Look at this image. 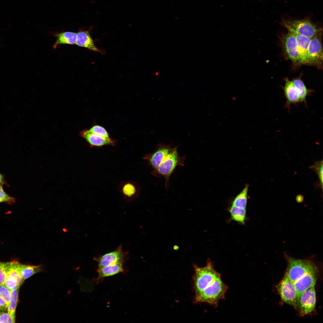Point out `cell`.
<instances>
[{"label": "cell", "mask_w": 323, "mask_h": 323, "mask_svg": "<svg viewBox=\"0 0 323 323\" xmlns=\"http://www.w3.org/2000/svg\"><path fill=\"white\" fill-rule=\"evenodd\" d=\"M143 159L147 161L153 169L152 174L156 177L164 178L165 188L168 189L170 175L177 166L184 165L185 157L179 155L177 147H171L161 143L154 152L146 154Z\"/></svg>", "instance_id": "cell-1"}, {"label": "cell", "mask_w": 323, "mask_h": 323, "mask_svg": "<svg viewBox=\"0 0 323 323\" xmlns=\"http://www.w3.org/2000/svg\"><path fill=\"white\" fill-rule=\"evenodd\" d=\"M195 271L194 280L196 294L201 292H206L215 290L223 282L220 274L215 269L210 259L208 260L206 266L203 267L195 266Z\"/></svg>", "instance_id": "cell-2"}, {"label": "cell", "mask_w": 323, "mask_h": 323, "mask_svg": "<svg viewBox=\"0 0 323 323\" xmlns=\"http://www.w3.org/2000/svg\"><path fill=\"white\" fill-rule=\"evenodd\" d=\"M284 254L288 263L285 273L293 283L309 272L317 269L316 265L311 260L294 258L286 252Z\"/></svg>", "instance_id": "cell-3"}, {"label": "cell", "mask_w": 323, "mask_h": 323, "mask_svg": "<svg viewBox=\"0 0 323 323\" xmlns=\"http://www.w3.org/2000/svg\"><path fill=\"white\" fill-rule=\"evenodd\" d=\"M282 24L292 33L303 35L310 39L321 35L320 27L307 19L292 20H284Z\"/></svg>", "instance_id": "cell-4"}, {"label": "cell", "mask_w": 323, "mask_h": 323, "mask_svg": "<svg viewBox=\"0 0 323 323\" xmlns=\"http://www.w3.org/2000/svg\"><path fill=\"white\" fill-rule=\"evenodd\" d=\"M276 287L281 300L297 309L298 297L294 284L286 273Z\"/></svg>", "instance_id": "cell-5"}, {"label": "cell", "mask_w": 323, "mask_h": 323, "mask_svg": "<svg viewBox=\"0 0 323 323\" xmlns=\"http://www.w3.org/2000/svg\"><path fill=\"white\" fill-rule=\"evenodd\" d=\"M316 302V292L314 285L307 289L300 296L298 299L297 309L301 316H304L313 310Z\"/></svg>", "instance_id": "cell-6"}, {"label": "cell", "mask_w": 323, "mask_h": 323, "mask_svg": "<svg viewBox=\"0 0 323 323\" xmlns=\"http://www.w3.org/2000/svg\"><path fill=\"white\" fill-rule=\"evenodd\" d=\"M309 64L320 66L323 61V51L321 35L310 39L308 50Z\"/></svg>", "instance_id": "cell-7"}, {"label": "cell", "mask_w": 323, "mask_h": 323, "mask_svg": "<svg viewBox=\"0 0 323 323\" xmlns=\"http://www.w3.org/2000/svg\"><path fill=\"white\" fill-rule=\"evenodd\" d=\"M122 250L121 246H119L115 250L96 258L99 267H102L118 263L124 262L126 257Z\"/></svg>", "instance_id": "cell-8"}, {"label": "cell", "mask_w": 323, "mask_h": 323, "mask_svg": "<svg viewBox=\"0 0 323 323\" xmlns=\"http://www.w3.org/2000/svg\"><path fill=\"white\" fill-rule=\"evenodd\" d=\"M282 41L283 48L288 58L294 63H300L296 40L293 33L289 32L283 37Z\"/></svg>", "instance_id": "cell-9"}, {"label": "cell", "mask_w": 323, "mask_h": 323, "mask_svg": "<svg viewBox=\"0 0 323 323\" xmlns=\"http://www.w3.org/2000/svg\"><path fill=\"white\" fill-rule=\"evenodd\" d=\"M318 273L317 269L305 274L294 283L297 292L298 300L301 295L311 287L315 285Z\"/></svg>", "instance_id": "cell-10"}, {"label": "cell", "mask_w": 323, "mask_h": 323, "mask_svg": "<svg viewBox=\"0 0 323 323\" xmlns=\"http://www.w3.org/2000/svg\"><path fill=\"white\" fill-rule=\"evenodd\" d=\"M77 33L76 43L77 45L103 54L105 53V51L103 50L100 49L96 47L89 30H81Z\"/></svg>", "instance_id": "cell-11"}, {"label": "cell", "mask_w": 323, "mask_h": 323, "mask_svg": "<svg viewBox=\"0 0 323 323\" xmlns=\"http://www.w3.org/2000/svg\"><path fill=\"white\" fill-rule=\"evenodd\" d=\"M123 263H118L102 267H99L97 270L98 275L95 280L96 284L100 283L105 278L124 272Z\"/></svg>", "instance_id": "cell-12"}, {"label": "cell", "mask_w": 323, "mask_h": 323, "mask_svg": "<svg viewBox=\"0 0 323 323\" xmlns=\"http://www.w3.org/2000/svg\"><path fill=\"white\" fill-rule=\"evenodd\" d=\"M80 134L90 145L91 147H101L105 145H114L115 142L113 140H109L100 136L86 130L81 132Z\"/></svg>", "instance_id": "cell-13"}, {"label": "cell", "mask_w": 323, "mask_h": 323, "mask_svg": "<svg viewBox=\"0 0 323 323\" xmlns=\"http://www.w3.org/2000/svg\"><path fill=\"white\" fill-rule=\"evenodd\" d=\"M295 37L300 62L302 64H309L308 50L310 39L305 36L293 33Z\"/></svg>", "instance_id": "cell-14"}, {"label": "cell", "mask_w": 323, "mask_h": 323, "mask_svg": "<svg viewBox=\"0 0 323 323\" xmlns=\"http://www.w3.org/2000/svg\"><path fill=\"white\" fill-rule=\"evenodd\" d=\"M284 90V96L287 100L285 106L287 108H289L291 104H295L300 102L298 92L292 81L288 79L285 80Z\"/></svg>", "instance_id": "cell-15"}, {"label": "cell", "mask_w": 323, "mask_h": 323, "mask_svg": "<svg viewBox=\"0 0 323 323\" xmlns=\"http://www.w3.org/2000/svg\"><path fill=\"white\" fill-rule=\"evenodd\" d=\"M77 35V33L69 31L55 34L54 36L56 38V40L53 45V48H56L58 45L61 44H76Z\"/></svg>", "instance_id": "cell-16"}, {"label": "cell", "mask_w": 323, "mask_h": 323, "mask_svg": "<svg viewBox=\"0 0 323 323\" xmlns=\"http://www.w3.org/2000/svg\"><path fill=\"white\" fill-rule=\"evenodd\" d=\"M18 269L23 280L43 270L42 267L41 265H30L22 264L19 263L18 264Z\"/></svg>", "instance_id": "cell-17"}, {"label": "cell", "mask_w": 323, "mask_h": 323, "mask_svg": "<svg viewBox=\"0 0 323 323\" xmlns=\"http://www.w3.org/2000/svg\"><path fill=\"white\" fill-rule=\"evenodd\" d=\"M120 191L124 196L128 198L134 196L139 191L138 187L136 184L132 181L122 183L120 186Z\"/></svg>", "instance_id": "cell-18"}, {"label": "cell", "mask_w": 323, "mask_h": 323, "mask_svg": "<svg viewBox=\"0 0 323 323\" xmlns=\"http://www.w3.org/2000/svg\"><path fill=\"white\" fill-rule=\"evenodd\" d=\"M299 94L300 102L306 104V98L310 93L303 82L299 78H296L292 81Z\"/></svg>", "instance_id": "cell-19"}, {"label": "cell", "mask_w": 323, "mask_h": 323, "mask_svg": "<svg viewBox=\"0 0 323 323\" xmlns=\"http://www.w3.org/2000/svg\"><path fill=\"white\" fill-rule=\"evenodd\" d=\"M229 211L232 220L242 224H245L246 216V208L231 206Z\"/></svg>", "instance_id": "cell-20"}, {"label": "cell", "mask_w": 323, "mask_h": 323, "mask_svg": "<svg viewBox=\"0 0 323 323\" xmlns=\"http://www.w3.org/2000/svg\"><path fill=\"white\" fill-rule=\"evenodd\" d=\"M248 185H246L243 190L235 198L232 203V206L246 208L247 202V194Z\"/></svg>", "instance_id": "cell-21"}, {"label": "cell", "mask_w": 323, "mask_h": 323, "mask_svg": "<svg viewBox=\"0 0 323 323\" xmlns=\"http://www.w3.org/2000/svg\"><path fill=\"white\" fill-rule=\"evenodd\" d=\"M18 289H16L12 291L10 301L7 307L8 313L13 319H15V311L18 301Z\"/></svg>", "instance_id": "cell-22"}, {"label": "cell", "mask_w": 323, "mask_h": 323, "mask_svg": "<svg viewBox=\"0 0 323 323\" xmlns=\"http://www.w3.org/2000/svg\"><path fill=\"white\" fill-rule=\"evenodd\" d=\"M323 160L316 162L313 165L309 167V168L314 170L317 174L319 178L318 188L323 189Z\"/></svg>", "instance_id": "cell-23"}, {"label": "cell", "mask_w": 323, "mask_h": 323, "mask_svg": "<svg viewBox=\"0 0 323 323\" xmlns=\"http://www.w3.org/2000/svg\"><path fill=\"white\" fill-rule=\"evenodd\" d=\"M88 130L92 133L97 134L109 140H112L106 129L103 127L95 125L92 127Z\"/></svg>", "instance_id": "cell-24"}, {"label": "cell", "mask_w": 323, "mask_h": 323, "mask_svg": "<svg viewBox=\"0 0 323 323\" xmlns=\"http://www.w3.org/2000/svg\"><path fill=\"white\" fill-rule=\"evenodd\" d=\"M12 291L4 284H0V295L5 301L7 306L10 301Z\"/></svg>", "instance_id": "cell-25"}, {"label": "cell", "mask_w": 323, "mask_h": 323, "mask_svg": "<svg viewBox=\"0 0 323 323\" xmlns=\"http://www.w3.org/2000/svg\"><path fill=\"white\" fill-rule=\"evenodd\" d=\"M4 284L11 291L19 288L20 287L14 278L9 276L7 277Z\"/></svg>", "instance_id": "cell-26"}, {"label": "cell", "mask_w": 323, "mask_h": 323, "mask_svg": "<svg viewBox=\"0 0 323 323\" xmlns=\"http://www.w3.org/2000/svg\"><path fill=\"white\" fill-rule=\"evenodd\" d=\"M14 198L8 196L3 191L2 188L0 189V203L5 202L11 204L15 202Z\"/></svg>", "instance_id": "cell-27"}, {"label": "cell", "mask_w": 323, "mask_h": 323, "mask_svg": "<svg viewBox=\"0 0 323 323\" xmlns=\"http://www.w3.org/2000/svg\"><path fill=\"white\" fill-rule=\"evenodd\" d=\"M14 320L8 313L4 312H0V323H15Z\"/></svg>", "instance_id": "cell-28"}, {"label": "cell", "mask_w": 323, "mask_h": 323, "mask_svg": "<svg viewBox=\"0 0 323 323\" xmlns=\"http://www.w3.org/2000/svg\"><path fill=\"white\" fill-rule=\"evenodd\" d=\"M7 278L5 262H0V284H4Z\"/></svg>", "instance_id": "cell-29"}, {"label": "cell", "mask_w": 323, "mask_h": 323, "mask_svg": "<svg viewBox=\"0 0 323 323\" xmlns=\"http://www.w3.org/2000/svg\"><path fill=\"white\" fill-rule=\"evenodd\" d=\"M7 305L3 299L0 295V311L3 312L6 311L7 309Z\"/></svg>", "instance_id": "cell-30"}, {"label": "cell", "mask_w": 323, "mask_h": 323, "mask_svg": "<svg viewBox=\"0 0 323 323\" xmlns=\"http://www.w3.org/2000/svg\"><path fill=\"white\" fill-rule=\"evenodd\" d=\"M296 200L298 202H301L304 200V197L301 194L298 195L296 197Z\"/></svg>", "instance_id": "cell-31"}, {"label": "cell", "mask_w": 323, "mask_h": 323, "mask_svg": "<svg viewBox=\"0 0 323 323\" xmlns=\"http://www.w3.org/2000/svg\"><path fill=\"white\" fill-rule=\"evenodd\" d=\"M3 181L2 175L0 174V186L2 187L3 184Z\"/></svg>", "instance_id": "cell-32"}, {"label": "cell", "mask_w": 323, "mask_h": 323, "mask_svg": "<svg viewBox=\"0 0 323 323\" xmlns=\"http://www.w3.org/2000/svg\"><path fill=\"white\" fill-rule=\"evenodd\" d=\"M1 188H2V187H1V186H0V189Z\"/></svg>", "instance_id": "cell-33"}]
</instances>
